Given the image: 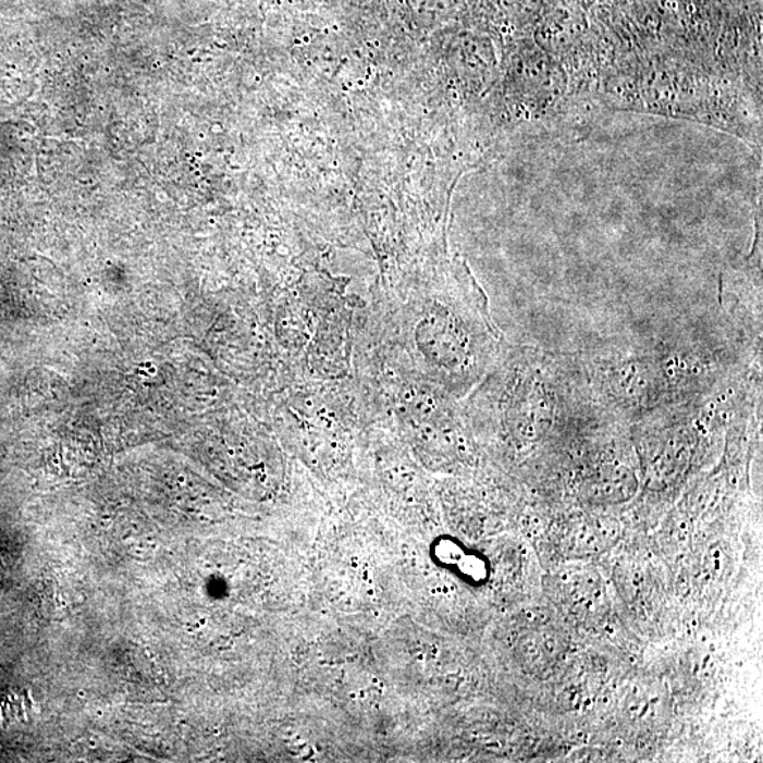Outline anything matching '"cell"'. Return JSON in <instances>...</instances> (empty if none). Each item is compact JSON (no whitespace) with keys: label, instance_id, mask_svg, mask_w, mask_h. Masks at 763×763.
Listing matches in <instances>:
<instances>
[{"label":"cell","instance_id":"1","mask_svg":"<svg viewBox=\"0 0 763 763\" xmlns=\"http://www.w3.org/2000/svg\"><path fill=\"white\" fill-rule=\"evenodd\" d=\"M587 500L599 504H616L629 500L637 491V481L627 468H605L584 485Z\"/></svg>","mask_w":763,"mask_h":763}]
</instances>
